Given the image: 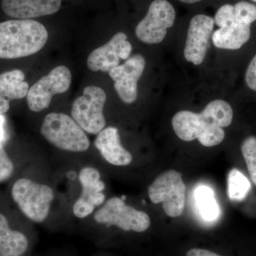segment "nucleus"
Wrapping results in <instances>:
<instances>
[{"instance_id":"1","label":"nucleus","mask_w":256,"mask_h":256,"mask_svg":"<svg viewBox=\"0 0 256 256\" xmlns=\"http://www.w3.org/2000/svg\"><path fill=\"white\" fill-rule=\"evenodd\" d=\"M46 28L32 20H8L0 23V58L14 60L34 54L46 45Z\"/></svg>"},{"instance_id":"2","label":"nucleus","mask_w":256,"mask_h":256,"mask_svg":"<svg viewBox=\"0 0 256 256\" xmlns=\"http://www.w3.org/2000/svg\"><path fill=\"white\" fill-rule=\"evenodd\" d=\"M175 134L186 142L198 140L202 146H216L223 142L225 132L207 106L202 112L180 111L172 120Z\"/></svg>"},{"instance_id":"3","label":"nucleus","mask_w":256,"mask_h":256,"mask_svg":"<svg viewBox=\"0 0 256 256\" xmlns=\"http://www.w3.org/2000/svg\"><path fill=\"white\" fill-rule=\"evenodd\" d=\"M40 132L47 142L62 150L82 152L90 146L85 131L72 117L64 114H47Z\"/></svg>"},{"instance_id":"4","label":"nucleus","mask_w":256,"mask_h":256,"mask_svg":"<svg viewBox=\"0 0 256 256\" xmlns=\"http://www.w3.org/2000/svg\"><path fill=\"white\" fill-rule=\"evenodd\" d=\"M12 196L25 216L35 223L42 224L50 214L54 193L46 184L21 178L13 184Z\"/></svg>"},{"instance_id":"5","label":"nucleus","mask_w":256,"mask_h":256,"mask_svg":"<svg viewBox=\"0 0 256 256\" xmlns=\"http://www.w3.org/2000/svg\"><path fill=\"white\" fill-rule=\"evenodd\" d=\"M148 196L153 204L162 203L166 215L180 216L186 201V186L181 174L173 170L162 173L149 186Z\"/></svg>"},{"instance_id":"6","label":"nucleus","mask_w":256,"mask_h":256,"mask_svg":"<svg viewBox=\"0 0 256 256\" xmlns=\"http://www.w3.org/2000/svg\"><path fill=\"white\" fill-rule=\"evenodd\" d=\"M96 223L118 227L124 232L142 233L150 226V218L146 212L128 206L118 197L106 202L94 216Z\"/></svg>"},{"instance_id":"7","label":"nucleus","mask_w":256,"mask_h":256,"mask_svg":"<svg viewBox=\"0 0 256 256\" xmlns=\"http://www.w3.org/2000/svg\"><path fill=\"white\" fill-rule=\"evenodd\" d=\"M106 101V92L100 87H86L82 96L74 100L70 111L72 118L85 132L98 134L105 128L106 124L104 114Z\"/></svg>"},{"instance_id":"8","label":"nucleus","mask_w":256,"mask_h":256,"mask_svg":"<svg viewBox=\"0 0 256 256\" xmlns=\"http://www.w3.org/2000/svg\"><path fill=\"white\" fill-rule=\"evenodd\" d=\"M72 80V73L68 67H56L28 89L26 95L28 108L35 112L46 109L54 96L64 94L68 90Z\"/></svg>"},{"instance_id":"9","label":"nucleus","mask_w":256,"mask_h":256,"mask_svg":"<svg viewBox=\"0 0 256 256\" xmlns=\"http://www.w3.org/2000/svg\"><path fill=\"white\" fill-rule=\"evenodd\" d=\"M175 18V10L169 2L154 0L146 16L136 26V36L141 42L149 44L161 43L168 28L174 24Z\"/></svg>"},{"instance_id":"10","label":"nucleus","mask_w":256,"mask_h":256,"mask_svg":"<svg viewBox=\"0 0 256 256\" xmlns=\"http://www.w3.org/2000/svg\"><path fill=\"white\" fill-rule=\"evenodd\" d=\"M124 32H118L104 44L92 50L88 57V68L92 72H110L118 66L120 60H127L132 52V44Z\"/></svg>"},{"instance_id":"11","label":"nucleus","mask_w":256,"mask_h":256,"mask_svg":"<svg viewBox=\"0 0 256 256\" xmlns=\"http://www.w3.org/2000/svg\"><path fill=\"white\" fill-rule=\"evenodd\" d=\"M146 64L143 56L136 54L109 72L114 82V88L126 104H132L137 100L138 82L142 76Z\"/></svg>"},{"instance_id":"12","label":"nucleus","mask_w":256,"mask_h":256,"mask_svg":"<svg viewBox=\"0 0 256 256\" xmlns=\"http://www.w3.org/2000/svg\"><path fill=\"white\" fill-rule=\"evenodd\" d=\"M82 186V194L74 203L73 213L79 218H84L92 214L96 206H100L105 202L106 196L102 191L105 184L100 180L98 170L94 168H84L78 175Z\"/></svg>"},{"instance_id":"13","label":"nucleus","mask_w":256,"mask_h":256,"mask_svg":"<svg viewBox=\"0 0 256 256\" xmlns=\"http://www.w3.org/2000/svg\"><path fill=\"white\" fill-rule=\"evenodd\" d=\"M214 26V20L204 14H197L190 22L186 46L184 50L185 60L200 65L204 60L210 40Z\"/></svg>"},{"instance_id":"14","label":"nucleus","mask_w":256,"mask_h":256,"mask_svg":"<svg viewBox=\"0 0 256 256\" xmlns=\"http://www.w3.org/2000/svg\"><path fill=\"white\" fill-rule=\"evenodd\" d=\"M62 0H2V8L6 15L18 20H31L54 14Z\"/></svg>"},{"instance_id":"15","label":"nucleus","mask_w":256,"mask_h":256,"mask_svg":"<svg viewBox=\"0 0 256 256\" xmlns=\"http://www.w3.org/2000/svg\"><path fill=\"white\" fill-rule=\"evenodd\" d=\"M94 144L101 156L111 164L127 166L132 162V154L121 144L117 128H104L98 133Z\"/></svg>"},{"instance_id":"16","label":"nucleus","mask_w":256,"mask_h":256,"mask_svg":"<svg viewBox=\"0 0 256 256\" xmlns=\"http://www.w3.org/2000/svg\"><path fill=\"white\" fill-rule=\"evenodd\" d=\"M22 70L14 69L0 74V114L9 110L10 102L26 97L28 84Z\"/></svg>"},{"instance_id":"17","label":"nucleus","mask_w":256,"mask_h":256,"mask_svg":"<svg viewBox=\"0 0 256 256\" xmlns=\"http://www.w3.org/2000/svg\"><path fill=\"white\" fill-rule=\"evenodd\" d=\"M250 37V26L236 20L212 34L214 45L222 50H236L248 42Z\"/></svg>"},{"instance_id":"18","label":"nucleus","mask_w":256,"mask_h":256,"mask_svg":"<svg viewBox=\"0 0 256 256\" xmlns=\"http://www.w3.org/2000/svg\"><path fill=\"white\" fill-rule=\"evenodd\" d=\"M28 248V237L10 228L6 217L0 214V256H22Z\"/></svg>"},{"instance_id":"19","label":"nucleus","mask_w":256,"mask_h":256,"mask_svg":"<svg viewBox=\"0 0 256 256\" xmlns=\"http://www.w3.org/2000/svg\"><path fill=\"white\" fill-rule=\"evenodd\" d=\"M195 202L200 216L207 222H212L218 218L220 206L212 188L206 186H200L194 191Z\"/></svg>"},{"instance_id":"20","label":"nucleus","mask_w":256,"mask_h":256,"mask_svg":"<svg viewBox=\"0 0 256 256\" xmlns=\"http://www.w3.org/2000/svg\"><path fill=\"white\" fill-rule=\"evenodd\" d=\"M250 183L242 173L234 169L228 176V195L232 201H242L250 190Z\"/></svg>"},{"instance_id":"21","label":"nucleus","mask_w":256,"mask_h":256,"mask_svg":"<svg viewBox=\"0 0 256 256\" xmlns=\"http://www.w3.org/2000/svg\"><path fill=\"white\" fill-rule=\"evenodd\" d=\"M242 152L250 178L256 185V138H246L242 142Z\"/></svg>"},{"instance_id":"22","label":"nucleus","mask_w":256,"mask_h":256,"mask_svg":"<svg viewBox=\"0 0 256 256\" xmlns=\"http://www.w3.org/2000/svg\"><path fill=\"white\" fill-rule=\"evenodd\" d=\"M234 18L238 22L252 25L256 20V6L248 2H240L234 6Z\"/></svg>"},{"instance_id":"23","label":"nucleus","mask_w":256,"mask_h":256,"mask_svg":"<svg viewBox=\"0 0 256 256\" xmlns=\"http://www.w3.org/2000/svg\"><path fill=\"white\" fill-rule=\"evenodd\" d=\"M14 172V166L6 152L0 144V183L4 182L12 178Z\"/></svg>"},{"instance_id":"24","label":"nucleus","mask_w":256,"mask_h":256,"mask_svg":"<svg viewBox=\"0 0 256 256\" xmlns=\"http://www.w3.org/2000/svg\"><path fill=\"white\" fill-rule=\"evenodd\" d=\"M233 5L225 4L220 8L215 15L214 23L220 28L230 24L235 20Z\"/></svg>"},{"instance_id":"25","label":"nucleus","mask_w":256,"mask_h":256,"mask_svg":"<svg viewBox=\"0 0 256 256\" xmlns=\"http://www.w3.org/2000/svg\"><path fill=\"white\" fill-rule=\"evenodd\" d=\"M246 82L248 86L256 92V54L248 67L246 73Z\"/></svg>"},{"instance_id":"26","label":"nucleus","mask_w":256,"mask_h":256,"mask_svg":"<svg viewBox=\"0 0 256 256\" xmlns=\"http://www.w3.org/2000/svg\"><path fill=\"white\" fill-rule=\"evenodd\" d=\"M186 256H222L214 252L202 248H192L188 250Z\"/></svg>"},{"instance_id":"27","label":"nucleus","mask_w":256,"mask_h":256,"mask_svg":"<svg viewBox=\"0 0 256 256\" xmlns=\"http://www.w3.org/2000/svg\"><path fill=\"white\" fill-rule=\"evenodd\" d=\"M5 118L0 114V144H3L6 140V133L4 130Z\"/></svg>"},{"instance_id":"28","label":"nucleus","mask_w":256,"mask_h":256,"mask_svg":"<svg viewBox=\"0 0 256 256\" xmlns=\"http://www.w3.org/2000/svg\"><path fill=\"white\" fill-rule=\"evenodd\" d=\"M178 1L186 3V4H194V3L202 1V0H178Z\"/></svg>"},{"instance_id":"29","label":"nucleus","mask_w":256,"mask_h":256,"mask_svg":"<svg viewBox=\"0 0 256 256\" xmlns=\"http://www.w3.org/2000/svg\"><path fill=\"white\" fill-rule=\"evenodd\" d=\"M252 1L256 2V0H252Z\"/></svg>"}]
</instances>
